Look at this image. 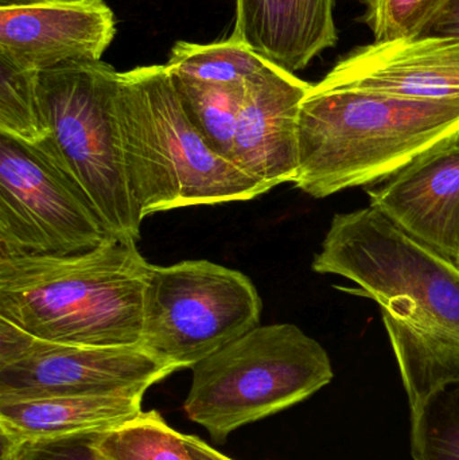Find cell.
Listing matches in <instances>:
<instances>
[{
  "label": "cell",
  "instance_id": "obj_8",
  "mask_svg": "<svg viewBox=\"0 0 459 460\" xmlns=\"http://www.w3.org/2000/svg\"><path fill=\"white\" fill-rule=\"evenodd\" d=\"M115 237L48 154L0 134V256H69Z\"/></svg>",
  "mask_w": 459,
  "mask_h": 460
},
{
  "label": "cell",
  "instance_id": "obj_7",
  "mask_svg": "<svg viewBox=\"0 0 459 460\" xmlns=\"http://www.w3.org/2000/svg\"><path fill=\"white\" fill-rule=\"evenodd\" d=\"M263 303L240 270L186 260L150 265L140 346L175 370L191 367L260 326Z\"/></svg>",
  "mask_w": 459,
  "mask_h": 460
},
{
  "label": "cell",
  "instance_id": "obj_24",
  "mask_svg": "<svg viewBox=\"0 0 459 460\" xmlns=\"http://www.w3.org/2000/svg\"><path fill=\"white\" fill-rule=\"evenodd\" d=\"M183 442L193 460H234L224 456L196 435H183Z\"/></svg>",
  "mask_w": 459,
  "mask_h": 460
},
{
  "label": "cell",
  "instance_id": "obj_10",
  "mask_svg": "<svg viewBox=\"0 0 459 460\" xmlns=\"http://www.w3.org/2000/svg\"><path fill=\"white\" fill-rule=\"evenodd\" d=\"M366 194L369 207L459 268V132Z\"/></svg>",
  "mask_w": 459,
  "mask_h": 460
},
{
  "label": "cell",
  "instance_id": "obj_3",
  "mask_svg": "<svg viewBox=\"0 0 459 460\" xmlns=\"http://www.w3.org/2000/svg\"><path fill=\"white\" fill-rule=\"evenodd\" d=\"M459 132V102L312 86L298 119L294 185L313 199L369 188Z\"/></svg>",
  "mask_w": 459,
  "mask_h": 460
},
{
  "label": "cell",
  "instance_id": "obj_11",
  "mask_svg": "<svg viewBox=\"0 0 459 460\" xmlns=\"http://www.w3.org/2000/svg\"><path fill=\"white\" fill-rule=\"evenodd\" d=\"M313 84L267 62L245 81L232 164L269 190L298 174V119Z\"/></svg>",
  "mask_w": 459,
  "mask_h": 460
},
{
  "label": "cell",
  "instance_id": "obj_6",
  "mask_svg": "<svg viewBox=\"0 0 459 460\" xmlns=\"http://www.w3.org/2000/svg\"><path fill=\"white\" fill-rule=\"evenodd\" d=\"M119 72L107 62L69 61L38 72V97L49 139L40 150L73 178L108 229L137 241V209L116 120Z\"/></svg>",
  "mask_w": 459,
  "mask_h": 460
},
{
  "label": "cell",
  "instance_id": "obj_19",
  "mask_svg": "<svg viewBox=\"0 0 459 460\" xmlns=\"http://www.w3.org/2000/svg\"><path fill=\"white\" fill-rule=\"evenodd\" d=\"M0 134L40 147L49 139L38 97V72L0 56Z\"/></svg>",
  "mask_w": 459,
  "mask_h": 460
},
{
  "label": "cell",
  "instance_id": "obj_18",
  "mask_svg": "<svg viewBox=\"0 0 459 460\" xmlns=\"http://www.w3.org/2000/svg\"><path fill=\"white\" fill-rule=\"evenodd\" d=\"M94 446L107 460H193L183 442L156 411L99 431Z\"/></svg>",
  "mask_w": 459,
  "mask_h": 460
},
{
  "label": "cell",
  "instance_id": "obj_14",
  "mask_svg": "<svg viewBox=\"0 0 459 460\" xmlns=\"http://www.w3.org/2000/svg\"><path fill=\"white\" fill-rule=\"evenodd\" d=\"M231 38L288 72L305 69L339 40L336 0H234Z\"/></svg>",
  "mask_w": 459,
  "mask_h": 460
},
{
  "label": "cell",
  "instance_id": "obj_22",
  "mask_svg": "<svg viewBox=\"0 0 459 460\" xmlns=\"http://www.w3.org/2000/svg\"><path fill=\"white\" fill-rule=\"evenodd\" d=\"M97 432H80L26 442L7 456H0V460H107L94 446Z\"/></svg>",
  "mask_w": 459,
  "mask_h": 460
},
{
  "label": "cell",
  "instance_id": "obj_15",
  "mask_svg": "<svg viewBox=\"0 0 459 460\" xmlns=\"http://www.w3.org/2000/svg\"><path fill=\"white\" fill-rule=\"evenodd\" d=\"M142 394L0 402V456L32 440L107 431L139 416Z\"/></svg>",
  "mask_w": 459,
  "mask_h": 460
},
{
  "label": "cell",
  "instance_id": "obj_9",
  "mask_svg": "<svg viewBox=\"0 0 459 460\" xmlns=\"http://www.w3.org/2000/svg\"><path fill=\"white\" fill-rule=\"evenodd\" d=\"M0 402L142 394L177 372L143 346H80L8 332L2 348Z\"/></svg>",
  "mask_w": 459,
  "mask_h": 460
},
{
  "label": "cell",
  "instance_id": "obj_2",
  "mask_svg": "<svg viewBox=\"0 0 459 460\" xmlns=\"http://www.w3.org/2000/svg\"><path fill=\"white\" fill-rule=\"evenodd\" d=\"M150 262L134 238L69 256H0V318L38 340L140 346Z\"/></svg>",
  "mask_w": 459,
  "mask_h": 460
},
{
  "label": "cell",
  "instance_id": "obj_20",
  "mask_svg": "<svg viewBox=\"0 0 459 460\" xmlns=\"http://www.w3.org/2000/svg\"><path fill=\"white\" fill-rule=\"evenodd\" d=\"M414 460H459V384L411 408Z\"/></svg>",
  "mask_w": 459,
  "mask_h": 460
},
{
  "label": "cell",
  "instance_id": "obj_13",
  "mask_svg": "<svg viewBox=\"0 0 459 460\" xmlns=\"http://www.w3.org/2000/svg\"><path fill=\"white\" fill-rule=\"evenodd\" d=\"M104 0L0 7V56L27 69L69 61H100L116 37Z\"/></svg>",
  "mask_w": 459,
  "mask_h": 460
},
{
  "label": "cell",
  "instance_id": "obj_16",
  "mask_svg": "<svg viewBox=\"0 0 459 460\" xmlns=\"http://www.w3.org/2000/svg\"><path fill=\"white\" fill-rule=\"evenodd\" d=\"M172 77L189 120L216 154L232 162L245 83L204 84Z\"/></svg>",
  "mask_w": 459,
  "mask_h": 460
},
{
  "label": "cell",
  "instance_id": "obj_17",
  "mask_svg": "<svg viewBox=\"0 0 459 460\" xmlns=\"http://www.w3.org/2000/svg\"><path fill=\"white\" fill-rule=\"evenodd\" d=\"M267 62L229 37L205 45L178 40L164 65L174 77L204 84H239L260 72Z\"/></svg>",
  "mask_w": 459,
  "mask_h": 460
},
{
  "label": "cell",
  "instance_id": "obj_12",
  "mask_svg": "<svg viewBox=\"0 0 459 460\" xmlns=\"http://www.w3.org/2000/svg\"><path fill=\"white\" fill-rule=\"evenodd\" d=\"M313 88L459 102V38L418 37L350 51Z\"/></svg>",
  "mask_w": 459,
  "mask_h": 460
},
{
  "label": "cell",
  "instance_id": "obj_21",
  "mask_svg": "<svg viewBox=\"0 0 459 460\" xmlns=\"http://www.w3.org/2000/svg\"><path fill=\"white\" fill-rule=\"evenodd\" d=\"M450 0H364L375 42L422 37Z\"/></svg>",
  "mask_w": 459,
  "mask_h": 460
},
{
  "label": "cell",
  "instance_id": "obj_5",
  "mask_svg": "<svg viewBox=\"0 0 459 460\" xmlns=\"http://www.w3.org/2000/svg\"><path fill=\"white\" fill-rule=\"evenodd\" d=\"M328 351L296 324L258 326L193 367L183 410L216 445L333 380Z\"/></svg>",
  "mask_w": 459,
  "mask_h": 460
},
{
  "label": "cell",
  "instance_id": "obj_4",
  "mask_svg": "<svg viewBox=\"0 0 459 460\" xmlns=\"http://www.w3.org/2000/svg\"><path fill=\"white\" fill-rule=\"evenodd\" d=\"M116 120L129 190L143 218L251 201L269 191L207 145L189 120L166 65L119 72Z\"/></svg>",
  "mask_w": 459,
  "mask_h": 460
},
{
  "label": "cell",
  "instance_id": "obj_1",
  "mask_svg": "<svg viewBox=\"0 0 459 460\" xmlns=\"http://www.w3.org/2000/svg\"><path fill=\"white\" fill-rule=\"evenodd\" d=\"M379 305L410 407L459 384V268L374 208L336 215L313 260Z\"/></svg>",
  "mask_w": 459,
  "mask_h": 460
},
{
  "label": "cell",
  "instance_id": "obj_23",
  "mask_svg": "<svg viewBox=\"0 0 459 460\" xmlns=\"http://www.w3.org/2000/svg\"><path fill=\"white\" fill-rule=\"evenodd\" d=\"M422 37L459 38V0H450Z\"/></svg>",
  "mask_w": 459,
  "mask_h": 460
},
{
  "label": "cell",
  "instance_id": "obj_25",
  "mask_svg": "<svg viewBox=\"0 0 459 460\" xmlns=\"http://www.w3.org/2000/svg\"><path fill=\"white\" fill-rule=\"evenodd\" d=\"M78 2V0H0V7L8 5L40 4V3Z\"/></svg>",
  "mask_w": 459,
  "mask_h": 460
}]
</instances>
